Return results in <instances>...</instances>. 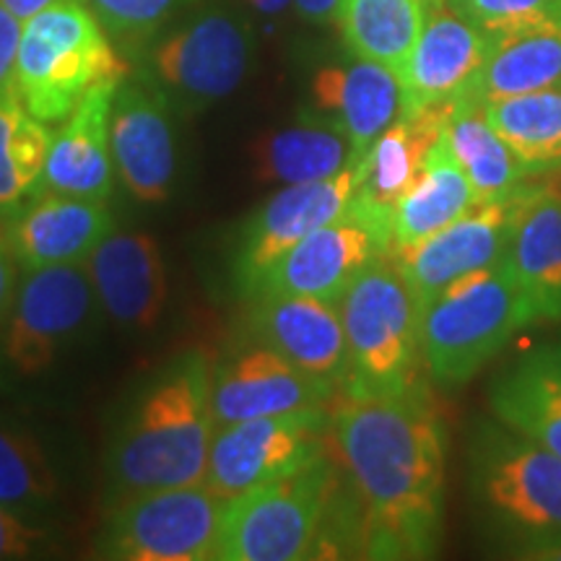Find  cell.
<instances>
[{
    "mask_svg": "<svg viewBox=\"0 0 561 561\" xmlns=\"http://www.w3.org/2000/svg\"><path fill=\"white\" fill-rule=\"evenodd\" d=\"M87 271L100 307L117 328L149 333L164 318L170 276L161 244L146 231H112L89 255Z\"/></svg>",
    "mask_w": 561,
    "mask_h": 561,
    "instance_id": "44dd1931",
    "label": "cell"
},
{
    "mask_svg": "<svg viewBox=\"0 0 561 561\" xmlns=\"http://www.w3.org/2000/svg\"><path fill=\"white\" fill-rule=\"evenodd\" d=\"M121 81L96 83L53 133L42 180L45 191L91 201H107L115 191L117 170L112 159L110 115Z\"/></svg>",
    "mask_w": 561,
    "mask_h": 561,
    "instance_id": "7402d4cb",
    "label": "cell"
},
{
    "mask_svg": "<svg viewBox=\"0 0 561 561\" xmlns=\"http://www.w3.org/2000/svg\"><path fill=\"white\" fill-rule=\"evenodd\" d=\"M445 140L466 172L479 203L502 201L528 182L520 161L500 133L491 128L486 104L466 94L453 100L445 125Z\"/></svg>",
    "mask_w": 561,
    "mask_h": 561,
    "instance_id": "83f0119b",
    "label": "cell"
},
{
    "mask_svg": "<svg viewBox=\"0 0 561 561\" xmlns=\"http://www.w3.org/2000/svg\"><path fill=\"white\" fill-rule=\"evenodd\" d=\"M339 479L325 453L280 479L229 500L219 561H301L333 549L328 517Z\"/></svg>",
    "mask_w": 561,
    "mask_h": 561,
    "instance_id": "52a82bcc",
    "label": "cell"
},
{
    "mask_svg": "<svg viewBox=\"0 0 561 561\" xmlns=\"http://www.w3.org/2000/svg\"><path fill=\"white\" fill-rule=\"evenodd\" d=\"M112 42L125 58L140 55L149 42L195 0H89Z\"/></svg>",
    "mask_w": 561,
    "mask_h": 561,
    "instance_id": "836d02e7",
    "label": "cell"
},
{
    "mask_svg": "<svg viewBox=\"0 0 561 561\" xmlns=\"http://www.w3.org/2000/svg\"><path fill=\"white\" fill-rule=\"evenodd\" d=\"M359 187V161L328 180L280 185L268 201L244 224L237 250V284L244 291H255L257 280L280 257L299 244L314 229L325 227L351 208Z\"/></svg>",
    "mask_w": 561,
    "mask_h": 561,
    "instance_id": "5bb4252c",
    "label": "cell"
},
{
    "mask_svg": "<svg viewBox=\"0 0 561 561\" xmlns=\"http://www.w3.org/2000/svg\"><path fill=\"white\" fill-rule=\"evenodd\" d=\"M382 255H390L388 240L348 208L341 219L314 229L294 244L257 280L252 294H301L339 301L351 280Z\"/></svg>",
    "mask_w": 561,
    "mask_h": 561,
    "instance_id": "2e32d148",
    "label": "cell"
},
{
    "mask_svg": "<svg viewBox=\"0 0 561 561\" xmlns=\"http://www.w3.org/2000/svg\"><path fill=\"white\" fill-rule=\"evenodd\" d=\"M310 96L320 115L339 123L359 157L403 115V87L390 68L356 58L312 76Z\"/></svg>",
    "mask_w": 561,
    "mask_h": 561,
    "instance_id": "603a6c76",
    "label": "cell"
},
{
    "mask_svg": "<svg viewBox=\"0 0 561 561\" xmlns=\"http://www.w3.org/2000/svg\"><path fill=\"white\" fill-rule=\"evenodd\" d=\"M335 392V385L307 375L276 348L252 341L214 367L210 403L216 424L227 426L280 413L328 409Z\"/></svg>",
    "mask_w": 561,
    "mask_h": 561,
    "instance_id": "9a60e30c",
    "label": "cell"
},
{
    "mask_svg": "<svg viewBox=\"0 0 561 561\" xmlns=\"http://www.w3.org/2000/svg\"><path fill=\"white\" fill-rule=\"evenodd\" d=\"M250 11H255L257 16L276 19L280 13H286L294 5V0H242Z\"/></svg>",
    "mask_w": 561,
    "mask_h": 561,
    "instance_id": "b9f144b4",
    "label": "cell"
},
{
    "mask_svg": "<svg viewBox=\"0 0 561 561\" xmlns=\"http://www.w3.org/2000/svg\"><path fill=\"white\" fill-rule=\"evenodd\" d=\"M510 557L525 561H561V538L520 546V549H512Z\"/></svg>",
    "mask_w": 561,
    "mask_h": 561,
    "instance_id": "ab89813d",
    "label": "cell"
},
{
    "mask_svg": "<svg viewBox=\"0 0 561 561\" xmlns=\"http://www.w3.org/2000/svg\"><path fill=\"white\" fill-rule=\"evenodd\" d=\"M210 390L214 364L203 351L178 356L146 385L107 453L110 486L117 500L206 483L219 432Z\"/></svg>",
    "mask_w": 561,
    "mask_h": 561,
    "instance_id": "7a4b0ae2",
    "label": "cell"
},
{
    "mask_svg": "<svg viewBox=\"0 0 561 561\" xmlns=\"http://www.w3.org/2000/svg\"><path fill=\"white\" fill-rule=\"evenodd\" d=\"M128 73L89 0H60L21 26L13 87L42 123L60 125L96 83Z\"/></svg>",
    "mask_w": 561,
    "mask_h": 561,
    "instance_id": "3957f363",
    "label": "cell"
},
{
    "mask_svg": "<svg viewBox=\"0 0 561 561\" xmlns=\"http://www.w3.org/2000/svg\"><path fill=\"white\" fill-rule=\"evenodd\" d=\"M55 546L50 523L0 502V561L39 559L53 553Z\"/></svg>",
    "mask_w": 561,
    "mask_h": 561,
    "instance_id": "d590c367",
    "label": "cell"
},
{
    "mask_svg": "<svg viewBox=\"0 0 561 561\" xmlns=\"http://www.w3.org/2000/svg\"><path fill=\"white\" fill-rule=\"evenodd\" d=\"M424 3V9H432V5H442V3H450V0H421Z\"/></svg>",
    "mask_w": 561,
    "mask_h": 561,
    "instance_id": "7bdbcfd3",
    "label": "cell"
},
{
    "mask_svg": "<svg viewBox=\"0 0 561 561\" xmlns=\"http://www.w3.org/2000/svg\"><path fill=\"white\" fill-rule=\"evenodd\" d=\"M21 21L0 3V91L13 87V70L21 42Z\"/></svg>",
    "mask_w": 561,
    "mask_h": 561,
    "instance_id": "8d00e7d4",
    "label": "cell"
},
{
    "mask_svg": "<svg viewBox=\"0 0 561 561\" xmlns=\"http://www.w3.org/2000/svg\"><path fill=\"white\" fill-rule=\"evenodd\" d=\"M19 263L13 257V252L5 242L3 229H0V322L5 320V312H9L13 294H16L19 286Z\"/></svg>",
    "mask_w": 561,
    "mask_h": 561,
    "instance_id": "74e56055",
    "label": "cell"
},
{
    "mask_svg": "<svg viewBox=\"0 0 561 561\" xmlns=\"http://www.w3.org/2000/svg\"><path fill=\"white\" fill-rule=\"evenodd\" d=\"M536 182H525L517 193L502 201L476 203L458 221L445 227L430 240L390 252L405 284L419 305H430L442 289L455 280L502 261L507 252L512 227L528 201Z\"/></svg>",
    "mask_w": 561,
    "mask_h": 561,
    "instance_id": "4fadbf2b",
    "label": "cell"
},
{
    "mask_svg": "<svg viewBox=\"0 0 561 561\" xmlns=\"http://www.w3.org/2000/svg\"><path fill=\"white\" fill-rule=\"evenodd\" d=\"M252 341L276 348L307 375L343 390L348 377V343L339 301L301 294H252L248 310Z\"/></svg>",
    "mask_w": 561,
    "mask_h": 561,
    "instance_id": "e0dca14e",
    "label": "cell"
},
{
    "mask_svg": "<svg viewBox=\"0 0 561 561\" xmlns=\"http://www.w3.org/2000/svg\"><path fill=\"white\" fill-rule=\"evenodd\" d=\"M178 115L167 94L144 76L117 83L110 115L117 178L140 203H164L178 180Z\"/></svg>",
    "mask_w": 561,
    "mask_h": 561,
    "instance_id": "7c38bea8",
    "label": "cell"
},
{
    "mask_svg": "<svg viewBox=\"0 0 561 561\" xmlns=\"http://www.w3.org/2000/svg\"><path fill=\"white\" fill-rule=\"evenodd\" d=\"M462 16L494 39L561 32V0H450Z\"/></svg>",
    "mask_w": 561,
    "mask_h": 561,
    "instance_id": "e575fe53",
    "label": "cell"
},
{
    "mask_svg": "<svg viewBox=\"0 0 561 561\" xmlns=\"http://www.w3.org/2000/svg\"><path fill=\"white\" fill-rule=\"evenodd\" d=\"M450 104L409 110L359 159V187L351 210L388 240L392 250V210L416 180L426 157L445 136Z\"/></svg>",
    "mask_w": 561,
    "mask_h": 561,
    "instance_id": "ffe728a7",
    "label": "cell"
},
{
    "mask_svg": "<svg viewBox=\"0 0 561 561\" xmlns=\"http://www.w3.org/2000/svg\"><path fill=\"white\" fill-rule=\"evenodd\" d=\"M328 434L348 476L364 557H432L445 520L447 432L424 388L343 396Z\"/></svg>",
    "mask_w": 561,
    "mask_h": 561,
    "instance_id": "6da1fadb",
    "label": "cell"
},
{
    "mask_svg": "<svg viewBox=\"0 0 561 561\" xmlns=\"http://www.w3.org/2000/svg\"><path fill=\"white\" fill-rule=\"evenodd\" d=\"M248 157L252 178L263 185L328 180L362 159L348 133L318 110L305 112L289 125L261 133L250 144Z\"/></svg>",
    "mask_w": 561,
    "mask_h": 561,
    "instance_id": "cb8c5ba5",
    "label": "cell"
},
{
    "mask_svg": "<svg viewBox=\"0 0 561 561\" xmlns=\"http://www.w3.org/2000/svg\"><path fill=\"white\" fill-rule=\"evenodd\" d=\"M424 16L421 0H341L339 26L354 58L375 60L401 76Z\"/></svg>",
    "mask_w": 561,
    "mask_h": 561,
    "instance_id": "f1b7e54d",
    "label": "cell"
},
{
    "mask_svg": "<svg viewBox=\"0 0 561 561\" xmlns=\"http://www.w3.org/2000/svg\"><path fill=\"white\" fill-rule=\"evenodd\" d=\"M227 507L206 483L140 491L112 512L100 551L121 561H219Z\"/></svg>",
    "mask_w": 561,
    "mask_h": 561,
    "instance_id": "9c48e42d",
    "label": "cell"
},
{
    "mask_svg": "<svg viewBox=\"0 0 561 561\" xmlns=\"http://www.w3.org/2000/svg\"><path fill=\"white\" fill-rule=\"evenodd\" d=\"M294 11L314 26L339 24L341 0H294Z\"/></svg>",
    "mask_w": 561,
    "mask_h": 561,
    "instance_id": "f35d334b",
    "label": "cell"
},
{
    "mask_svg": "<svg viewBox=\"0 0 561 561\" xmlns=\"http://www.w3.org/2000/svg\"><path fill=\"white\" fill-rule=\"evenodd\" d=\"M348 343L343 396H401L419 385L421 305L392 255L377 257L339 299Z\"/></svg>",
    "mask_w": 561,
    "mask_h": 561,
    "instance_id": "8992f818",
    "label": "cell"
},
{
    "mask_svg": "<svg viewBox=\"0 0 561 561\" xmlns=\"http://www.w3.org/2000/svg\"><path fill=\"white\" fill-rule=\"evenodd\" d=\"M0 502L42 517L58 507L60 481L42 442L16 421L0 413Z\"/></svg>",
    "mask_w": 561,
    "mask_h": 561,
    "instance_id": "d6a6232c",
    "label": "cell"
},
{
    "mask_svg": "<svg viewBox=\"0 0 561 561\" xmlns=\"http://www.w3.org/2000/svg\"><path fill=\"white\" fill-rule=\"evenodd\" d=\"M96 307L87 263L26 271L3 320L5 367L16 377L45 375L87 335Z\"/></svg>",
    "mask_w": 561,
    "mask_h": 561,
    "instance_id": "30bf717a",
    "label": "cell"
},
{
    "mask_svg": "<svg viewBox=\"0 0 561 561\" xmlns=\"http://www.w3.org/2000/svg\"><path fill=\"white\" fill-rule=\"evenodd\" d=\"M5 242L21 271L81 265L115 231L107 201L42 191L3 221Z\"/></svg>",
    "mask_w": 561,
    "mask_h": 561,
    "instance_id": "d6986e66",
    "label": "cell"
},
{
    "mask_svg": "<svg viewBox=\"0 0 561 561\" xmlns=\"http://www.w3.org/2000/svg\"><path fill=\"white\" fill-rule=\"evenodd\" d=\"M561 89V32H533L494 42L468 94L481 102Z\"/></svg>",
    "mask_w": 561,
    "mask_h": 561,
    "instance_id": "1f68e13d",
    "label": "cell"
},
{
    "mask_svg": "<svg viewBox=\"0 0 561 561\" xmlns=\"http://www.w3.org/2000/svg\"><path fill=\"white\" fill-rule=\"evenodd\" d=\"M479 198H476L471 182L453 157L445 136L434 146L416 180L398 201L392 210V250L411 248L437 234L462 214H468Z\"/></svg>",
    "mask_w": 561,
    "mask_h": 561,
    "instance_id": "4316f807",
    "label": "cell"
},
{
    "mask_svg": "<svg viewBox=\"0 0 561 561\" xmlns=\"http://www.w3.org/2000/svg\"><path fill=\"white\" fill-rule=\"evenodd\" d=\"M483 104L491 128L500 133L528 178L561 172V89Z\"/></svg>",
    "mask_w": 561,
    "mask_h": 561,
    "instance_id": "4dcf8cb0",
    "label": "cell"
},
{
    "mask_svg": "<svg viewBox=\"0 0 561 561\" xmlns=\"http://www.w3.org/2000/svg\"><path fill=\"white\" fill-rule=\"evenodd\" d=\"M536 320H561V191L536 182L504 252Z\"/></svg>",
    "mask_w": 561,
    "mask_h": 561,
    "instance_id": "d4e9b609",
    "label": "cell"
},
{
    "mask_svg": "<svg viewBox=\"0 0 561 561\" xmlns=\"http://www.w3.org/2000/svg\"><path fill=\"white\" fill-rule=\"evenodd\" d=\"M328 426V409H307L219 426L210 447L206 486L224 500H234L297 471L325 453Z\"/></svg>",
    "mask_w": 561,
    "mask_h": 561,
    "instance_id": "8fae6325",
    "label": "cell"
},
{
    "mask_svg": "<svg viewBox=\"0 0 561 561\" xmlns=\"http://www.w3.org/2000/svg\"><path fill=\"white\" fill-rule=\"evenodd\" d=\"M489 409L561 458V346L530 351L504 369L489 388Z\"/></svg>",
    "mask_w": 561,
    "mask_h": 561,
    "instance_id": "484cf974",
    "label": "cell"
},
{
    "mask_svg": "<svg viewBox=\"0 0 561 561\" xmlns=\"http://www.w3.org/2000/svg\"><path fill=\"white\" fill-rule=\"evenodd\" d=\"M494 42L453 3L426 9L424 30L398 76L403 87V112L466 96L486 66Z\"/></svg>",
    "mask_w": 561,
    "mask_h": 561,
    "instance_id": "ac0fdd59",
    "label": "cell"
},
{
    "mask_svg": "<svg viewBox=\"0 0 561 561\" xmlns=\"http://www.w3.org/2000/svg\"><path fill=\"white\" fill-rule=\"evenodd\" d=\"M50 144V125L26 110L16 87L0 91V221L42 191Z\"/></svg>",
    "mask_w": 561,
    "mask_h": 561,
    "instance_id": "f546056e",
    "label": "cell"
},
{
    "mask_svg": "<svg viewBox=\"0 0 561 561\" xmlns=\"http://www.w3.org/2000/svg\"><path fill=\"white\" fill-rule=\"evenodd\" d=\"M530 322L536 318L507 257L468 273L421 307L426 375L442 388H462Z\"/></svg>",
    "mask_w": 561,
    "mask_h": 561,
    "instance_id": "277c9868",
    "label": "cell"
},
{
    "mask_svg": "<svg viewBox=\"0 0 561 561\" xmlns=\"http://www.w3.org/2000/svg\"><path fill=\"white\" fill-rule=\"evenodd\" d=\"M0 3H3L5 9H9L13 16L21 21V24H24V21L34 19L37 13L50 9V5L60 3V0H0Z\"/></svg>",
    "mask_w": 561,
    "mask_h": 561,
    "instance_id": "60d3db41",
    "label": "cell"
},
{
    "mask_svg": "<svg viewBox=\"0 0 561 561\" xmlns=\"http://www.w3.org/2000/svg\"><path fill=\"white\" fill-rule=\"evenodd\" d=\"M255 34L240 11H195L149 42L138 76L151 81L178 112H201L227 100L248 79Z\"/></svg>",
    "mask_w": 561,
    "mask_h": 561,
    "instance_id": "ba28073f",
    "label": "cell"
},
{
    "mask_svg": "<svg viewBox=\"0 0 561 561\" xmlns=\"http://www.w3.org/2000/svg\"><path fill=\"white\" fill-rule=\"evenodd\" d=\"M468 473L481 515L507 551L561 538V458L510 430L479 419L468 439Z\"/></svg>",
    "mask_w": 561,
    "mask_h": 561,
    "instance_id": "5b68a950",
    "label": "cell"
}]
</instances>
